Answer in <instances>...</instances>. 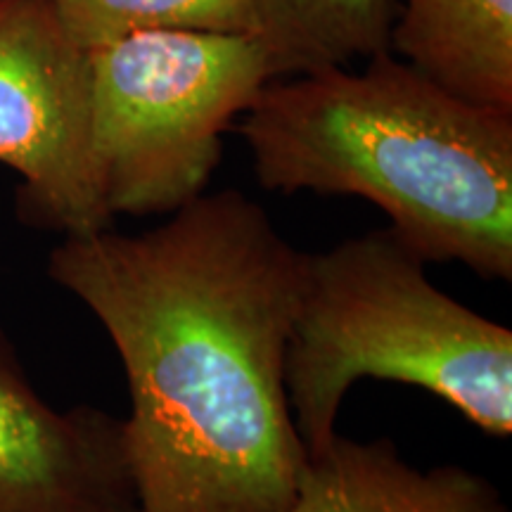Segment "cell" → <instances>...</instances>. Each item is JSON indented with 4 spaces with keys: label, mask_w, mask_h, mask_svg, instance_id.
<instances>
[{
    "label": "cell",
    "mask_w": 512,
    "mask_h": 512,
    "mask_svg": "<svg viewBox=\"0 0 512 512\" xmlns=\"http://www.w3.org/2000/svg\"><path fill=\"white\" fill-rule=\"evenodd\" d=\"M238 133L271 192L363 197L422 259L512 280V112L448 93L389 50L261 88Z\"/></svg>",
    "instance_id": "7a4b0ae2"
},
{
    "label": "cell",
    "mask_w": 512,
    "mask_h": 512,
    "mask_svg": "<svg viewBox=\"0 0 512 512\" xmlns=\"http://www.w3.org/2000/svg\"><path fill=\"white\" fill-rule=\"evenodd\" d=\"M69 36L93 50L143 31L256 36L252 0H50Z\"/></svg>",
    "instance_id": "30bf717a"
},
{
    "label": "cell",
    "mask_w": 512,
    "mask_h": 512,
    "mask_svg": "<svg viewBox=\"0 0 512 512\" xmlns=\"http://www.w3.org/2000/svg\"><path fill=\"white\" fill-rule=\"evenodd\" d=\"M275 79L389 50L396 0H252Z\"/></svg>",
    "instance_id": "9c48e42d"
},
{
    "label": "cell",
    "mask_w": 512,
    "mask_h": 512,
    "mask_svg": "<svg viewBox=\"0 0 512 512\" xmlns=\"http://www.w3.org/2000/svg\"><path fill=\"white\" fill-rule=\"evenodd\" d=\"M0 164L19 216L64 238L112 228L93 155L91 53L50 0H0Z\"/></svg>",
    "instance_id": "5b68a950"
},
{
    "label": "cell",
    "mask_w": 512,
    "mask_h": 512,
    "mask_svg": "<svg viewBox=\"0 0 512 512\" xmlns=\"http://www.w3.org/2000/svg\"><path fill=\"white\" fill-rule=\"evenodd\" d=\"M389 46L448 93L512 112V0H406Z\"/></svg>",
    "instance_id": "ba28073f"
},
{
    "label": "cell",
    "mask_w": 512,
    "mask_h": 512,
    "mask_svg": "<svg viewBox=\"0 0 512 512\" xmlns=\"http://www.w3.org/2000/svg\"><path fill=\"white\" fill-rule=\"evenodd\" d=\"M0 512H138L124 418L48 403L3 330Z\"/></svg>",
    "instance_id": "8992f818"
},
{
    "label": "cell",
    "mask_w": 512,
    "mask_h": 512,
    "mask_svg": "<svg viewBox=\"0 0 512 512\" xmlns=\"http://www.w3.org/2000/svg\"><path fill=\"white\" fill-rule=\"evenodd\" d=\"M304 261L238 190L50 252L48 278L98 318L126 375L138 512L290 508L309 460L285 389Z\"/></svg>",
    "instance_id": "6da1fadb"
},
{
    "label": "cell",
    "mask_w": 512,
    "mask_h": 512,
    "mask_svg": "<svg viewBox=\"0 0 512 512\" xmlns=\"http://www.w3.org/2000/svg\"><path fill=\"white\" fill-rule=\"evenodd\" d=\"M93 155L112 216L200 197L233 119L275 81L256 36L143 31L91 53Z\"/></svg>",
    "instance_id": "277c9868"
},
{
    "label": "cell",
    "mask_w": 512,
    "mask_h": 512,
    "mask_svg": "<svg viewBox=\"0 0 512 512\" xmlns=\"http://www.w3.org/2000/svg\"><path fill=\"white\" fill-rule=\"evenodd\" d=\"M285 512H510L489 477L463 465L430 470L403 460L394 439L335 434L306 460Z\"/></svg>",
    "instance_id": "52a82bcc"
},
{
    "label": "cell",
    "mask_w": 512,
    "mask_h": 512,
    "mask_svg": "<svg viewBox=\"0 0 512 512\" xmlns=\"http://www.w3.org/2000/svg\"><path fill=\"white\" fill-rule=\"evenodd\" d=\"M425 266L392 226L306 252L285 389L309 456L363 377L425 389L491 437L512 434V330L439 290Z\"/></svg>",
    "instance_id": "3957f363"
}]
</instances>
